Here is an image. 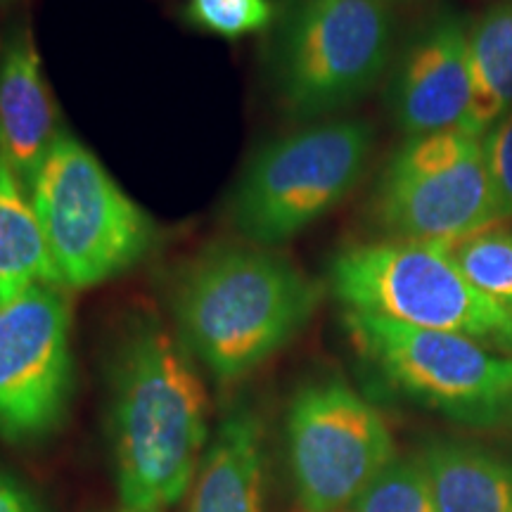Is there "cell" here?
<instances>
[{"mask_svg": "<svg viewBox=\"0 0 512 512\" xmlns=\"http://www.w3.org/2000/svg\"><path fill=\"white\" fill-rule=\"evenodd\" d=\"M67 290L38 283L0 309V439L27 444L53 434L74 394Z\"/></svg>", "mask_w": 512, "mask_h": 512, "instance_id": "30bf717a", "label": "cell"}, {"mask_svg": "<svg viewBox=\"0 0 512 512\" xmlns=\"http://www.w3.org/2000/svg\"><path fill=\"white\" fill-rule=\"evenodd\" d=\"M387 100L408 138L467 131L475 83L463 15L446 8L420 24L396 57Z\"/></svg>", "mask_w": 512, "mask_h": 512, "instance_id": "8fae6325", "label": "cell"}, {"mask_svg": "<svg viewBox=\"0 0 512 512\" xmlns=\"http://www.w3.org/2000/svg\"><path fill=\"white\" fill-rule=\"evenodd\" d=\"M273 17L271 0H188L185 5V19L192 27L228 41L259 34Z\"/></svg>", "mask_w": 512, "mask_h": 512, "instance_id": "d6986e66", "label": "cell"}, {"mask_svg": "<svg viewBox=\"0 0 512 512\" xmlns=\"http://www.w3.org/2000/svg\"><path fill=\"white\" fill-rule=\"evenodd\" d=\"M418 458L439 512H512V460L463 441H432Z\"/></svg>", "mask_w": 512, "mask_h": 512, "instance_id": "5bb4252c", "label": "cell"}, {"mask_svg": "<svg viewBox=\"0 0 512 512\" xmlns=\"http://www.w3.org/2000/svg\"><path fill=\"white\" fill-rule=\"evenodd\" d=\"M209 403L178 337L140 320L114 358L110 432L121 508L164 512L190 494L207 453Z\"/></svg>", "mask_w": 512, "mask_h": 512, "instance_id": "6da1fadb", "label": "cell"}, {"mask_svg": "<svg viewBox=\"0 0 512 512\" xmlns=\"http://www.w3.org/2000/svg\"><path fill=\"white\" fill-rule=\"evenodd\" d=\"M287 458L304 512H342L396 453L373 403L342 377H318L302 384L287 408Z\"/></svg>", "mask_w": 512, "mask_h": 512, "instance_id": "9c48e42d", "label": "cell"}, {"mask_svg": "<svg viewBox=\"0 0 512 512\" xmlns=\"http://www.w3.org/2000/svg\"><path fill=\"white\" fill-rule=\"evenodd\" d=\"M0 512H46L27 484L0 467Z\"/></svg>", "mask_w": 512, "mask_h": 512, "instance_id": "44dd1931", "label": "cell"}, {"mask_svg": "<svg viewBox=\"0 0 512 512\" xmlns=\"http://www.w3.org/2000/svg\"><path fill=\"white\" fill-rule=\"evenodd\" d=\"M62 131L34 36L10 27L0 38V157L27 192Z\"/></svg>", "mask_w": 512, "mask_h": 512, "instance_id": "7c38bea8", "label": "cell"}, {"mask_svg": "<svg viewBox=\"0 0 512 512\" xmlns=\"http://www.w3.org/2000/svg\"><path fill=\"white\" fill-rule=\"evenodd\" d=\"M389 3H396V0H389Z\"/></svg>", "mask_w": 512, "mask_h": 512, "instance_id": "cb8c5ba5", "label": "cell"}, {"mask_svg": "<svg viewBox=\"0 0 512 512\" xmlns=\"http://www.w3.org/2000/svg\"><path fill=\"white\" fill-rule=\"evenodd\" d=\"M188 512H264V427L249 408H235L204 453Z\"/></svg>", "mask_w": 512, "mask_h": 512, "instance_id": "4fadbf2b", "label": "cell"}, {"mask_svg": "<svg viewBox=\"0 0 512 512\" xmlns=\"http://www.w3.org/2000/svg\"><path fill=\"white\" fill-rule=\"evenodd\" d=\"M444 247L467 283L512 313V226L496 223Z\"/></svg>", "mask_w": 512, "mask_h": 512, "instance_id": "e0dca14e", "label": "cell"}, {"mask_svg": "<svg viewBox=\"0 0 512 512\" xmlns=\"http://www.w3.org/2000/svg\"><path fill=\"white\" fill-rule=\"evenodd\" d=\"M482 145L503 221L512 219V110L484 133Z\"/></svg>", "mask_w": 512, "mask_h": 512, "instance_id": "ffe728a7", "label": "cell"}, {"mask_svg": "<svg viewBox=\"0 0 512 512\" xmlns=\"http://www.w3.org/2000/svg\"><path fill=\"white\" fill-rule=\"evenodd\" d=\"M119 512H157V510H133V508H121Z\"/></svg>", "mask_w": 512, "mask_h": 512, "instance_id": "7402d4cb", "label": "cell"}, {"mask_svg": "<svg viewBox=\"0 0 512 512\" xmlns=\"http://www.w3.org/2000/svg\"><path fill=\"white\" fill-rule=\"evenodd\" d=\"M375 131L366 119L311 121L249 159L228 200L245 242L278 249L347 200L366 174Z\"/></svg>", "mask_w": 512, "mask_h": 512, "instance_id": "277c9868", "label": "cell"}, {"mask_svg": "<svg viewBox=\"0 0 512 512\" xmlns=\"http://www.w3.org/2000/svg\"><path fill=\"white\" fill-rule=\"evenodd\" d=\"M328 283L344 311L453 332L512 356V313L467 283L444 245H351L332 256Z\"/></svg>", "mask_w": 512, "mask_h": 512, "instance_id": "5b68a950", "label": "cell"}, {"mask_svg": "<svg viewBox=\"0 0 512 512\" xmlns=\"http://www.w3.org/2000/svg\"><path fill=\"white\" fill-rule=\"evenodd\" d=\"M358 354L389 387L470 427L512 420V356L475 339L344 311Z\"/></svg>", "mask_w": 512, "mask_h": 512, "instance_id": "52a82bcc", "label": "cell"}, {"mask_svg": "<svg viewBox=\"0 0 512 512\" xmlns=\"http://www.w3.org/2000/svg\"><path fill=\"white\" fill-rule=\"evenodd\" d=\"M38 283L57 285L53 261L29 192L0 157V309Z\"/></svg>", "mask_w": 512, "mask_h": 512, "instance_id": "2e32d148", "label": "cell"}, {"mask_svg": "<svg viewBox=\"0 0 512 512\" xmlns=\"http://www.w3.org/2000/svg\"><path fill=\"white\" fill-rule=\"evenodd\" d=\"M375 223L389 240L453 245L503 221L482 136L441 131L406 138L373 195Z\"/></svg>", "mask_w": 512, "mask_h": 512, "instance_id": "ba28073f", "label": "cell"}, {"mask_svg": "<svg viewBox=\"0 0 512 512\" xmlns=\"http://www.w3.org/2000/svg\"><path fill=\"white\" fill-rule=\"evenodd\" d=\"M475 105L467 133L484 136L512 110V0H491L467 19Z\"/></svg>", "mask_w": 512, "mask_h": 512, "instance_id": "9a60e30c", "label": "cell"}, {"mask_svg": "<svg viewBox=\"0 0 512 512\" xmlns=\"http://www.w3.org/2000/svg\"><path fill=\"white\" fill-rule=\"evenodd\" d=\"M354 512H439L418 456L394 458L373 479Z\"/></svg>", "mask_w": 512, "mask_h": 512, "instance_id": "ac0fdd59", "label": "cell"}, {"mask_svg": "<svg viewBox=\"0 0 512 512\" xmlns=\"http://www.w3.org/2000/svg\"><path fill=\"white\" fill-rule=\"evenodd\" d=\"M323 287L275 249L211 245L171 290L178 339L219 382H238L283 351L316 313Z\"/></svg>", "mask_w": 512, "mask_h": 512, "instance_id": "7a4b0ae2", "label": "cell"}, {"mask_svg": "<svg viewBox=\"0 0 512 512\" xmlns=\"http://www.w3.org/2000/svg\"><path fill=\"white\" fill-rule=\"evenodd\" d=\"M62 290H88L136 268L157 226L98 157L62 131L29 190Z\"/></svg>", "mask_w": 512, "mask_h": 512, "instance_id": "3957f363", "label": "cell"}, {"mask_svg": "<svg viewBox=\"0 0 512 512\" xmlns=\"http://www.w3.org/2000/svg\"><path fill=\"white\" fill-rule=\"evenodd\" d=\"M10 3H15V0H0V5H10Z\"/></svg>", "mask_w": 512, "mask_h": 512, "instance_id": "603a6c76", "label": "cell"}, {"mask_svg": "<svg viewBox=\"0 0 512 512\" xmlns=\"http://www.w3.org/2000/svg\"><path fill=\"white\" fill-rule=\"evenodd\" d=\"M389 0H297L273 48V88L287 117L323 121L370 93L392 62Z\"/></svg>", "mask_w": 512, "mask_h": 512, "instance_id": "8992f818", "label": "cell"}]
</instances>
